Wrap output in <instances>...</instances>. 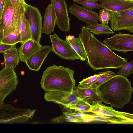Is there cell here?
Instances as JSON below:
<instances>
[{
  "label": "cell",
  "instance_id": "44dd1931",
  "mask_svg": "<svg viewBox=\"0 0 133 133\" xmlns=\"http://www.w3.org/2000/svg\"><path fill=\"white\" fill-rule=\"evenodd\" d=\"M69 42L74 49L80 58V60L84 61L87 60L86 52L83 45L79 37L69 35L66 36V38Z\"/></svg>",
  "mask_w": 133,
  "mask_h": 133
},
{
  "label": "cell",
  "instance_id": "d4e9b609",
  "mask_svg": "<svg viewBox=\"0 0 133 133\" xmlns=\"http://www.w3.org/2000/svg\"><path fill=\"white\" fill-rule=\"evenodd\" d=\"M21 42L19 26L15 31L6 36L1 42L5 44L14 45Z\"/></svg>",
  "mask_w": 133,
  "mask_h": 133
},
{
  "label": "cell",
  "instance_id": "277c9868",
  "mask_svg": "<svg viewBox=\"0 0 133 133\" xmlns=\"http://www.w3.org/2000/svg\"><path fill=\"white\" fill-rule=\"evenodd\" d=\"M28 4L25 0L13 3L6 0L0 21L4 32V37L14 32L19 26L21 19Z\"/></svg>",
  "mask_w": 133,
  "mask_h": 133
},
{
  "label": "cell",
  "instance_id": "836d02e7",
  "mask_svg": "<svg viewBox=\"0 0 133 133\" xmlns=\"http://www.w3.org/2000/svg\"><path fill=\"white\" fill-rule=\"evenodd\" d=\"M6 0H0V21Z\"/></svg>",
  "mask_w": 133,
  "mask_h": 133
},
{
  "label": "cell",
  "instance_id": "cb8c5ba5",
  "mask_svg": "<svg viewBox=\"0 0 133 133\" xmlns=\"http://www.w3.org/2000/svg\"><path fill=\"white\" fill-rule=\"evenodd\" d=\"M85 27L89 31L94 34L108 35L114 33L113 30L108 25L102 23L93 25H87Z\"/></svg>",
  "mask_w": 133,
  "mask_h": 133
},
{
  "label": "cell",
  "instance_id": "52a82bcc",
  "mask_svg": "<svg viewBox=\"0 0 133 133\" xmlns=\"http://www.w3.org/2000/svg\"><path fill=\"white\" fill-rule=\"evenodd\" d=\"M110 12V24L112 30H124L133 33V8L117 12Z\"/></svg>",
  "mask_w": 133,
  "mask_h": 133
},
{
  "label": "cell",
  "instance_id": "d6a6232c",
  "mask_svg": "<svg viewBox=\"0 0 133 133\" xmlns=\"http://www.w3.org/2000/svg\"><path fill=\"white\" fill-rule=\"evenodd\" d=\"M14 45L5 44L0 42V53H3L10 49Z\"/></svg>",
  "mask_w": 133,
  "mask_h": 133
},
{
  "label": "cell",
  "instance_id": "e0dca14e",
  "mask_svg": "<svg viewBox=\"0 0 133 133\" xmlns=\"http://www.w3.org/2000/svg\"><path fill=\"white\" fill-rule=\"evenodd\" d=\"M74 91L79 99L87 103L91 104L95 101L102 102L100 96L96 89L83 88L77 86Z\"/></svg>",
  "mask_w": 133,
  "mask_h": 133
},
{
  "label": "cell",
  "instance_id": "f1b7e54d",
  "mask_svg": "<svg viewBox=\"0 0 133 133\" xmlns=\"http://www.w3.org/2000/svg\"><path fill=\"white\" fill-rule=\"evenodd\" d=\"M133 73V61L127 62L121 67L117 72L118 75H121L124 77L129 76Z\"/></svg>",
  "mask_w": 133,
  "mask_h": 133
},
{
  "label": "cell",
  "instance_id": "f546056e",
  "mask_svg": "<svg viewBox=\"0 0 133 133\" xmlns=\"http://www.w3.org/2000/svg\"><path fill=\"white\" fill-rule=\"evenodd\" d=\"M74 2L82 5L83 6L91 9H100L103 8L100 4L96 2L82 0H72Z\"/></svg>",
  "mask_w": 133,
  "mask_h": 133
},
{
  "label": "cell",
  "instance_id": "9c48e42d",
  "mask_svg": "<svg viewBox=\"0 0 133 133\" xmlns=\"http://www.w3.org/2000/svg\"><path fill=\"white\" fill-rule=\"evenodd\" d=\"M104 43L111 50L125 54L133 50V35L119 32L105 39Z\"/></svg>",
  "mask_w": 133,
  "mask_h": 133
},
{
  "label": "cell",
  "instance_id": "2e32d148",
  "mask_svg": "<svg viewBox=\"0 0 133 133\" xmlns=\"http://www.w3.org/2000/svg\"><path fill=\"white\" fill-rule=\"evenodd\" d=\"M100 2L103 8L110 12H117L133 8V0H102Z\"/></svg>",
  "mask_w": 133,
  "mask_h": 133
},
{
  "label": "cell",
  "instance_id": "8992f818",
  "mask_svg": "<svg viewBox=\"0 0 133 133\" xmlns=\"http://www.w3.org/2000/svg\"><path fill=\"white\" fill-rule=\"evenodd\" d=\"M19 83L14 69L5 67L0 71V105L6 97L15 91Z\"/></svg>",
  "mask_w": 133,
  "mask_h": 133
},
{
  "label": "cell",
  "instance_id": "484cf974",
  "mask_svg": "<svg viewBox=\"0 0 133 133\" xmlns=\"http://www.w3.org/2000/svg\"><path fill=\"white\" fill-rule=\"evenodd\" d=\"M116 75L111 71H105V73L98 77L95 82L87 88L96 89Z\"/></svg>",
  "mask_w": 133,
  "mask_h": 133
},
{
  "label": "cell",
  "instance_id": "4fadbf2b",
  "mask_svg": "<svg viewBox=\"0 0 133 133\" xmlns=\"http://www.w3.org/2000/svg\"><path fill=\"white\" fill-rule=\"evenodd\" d=\"M100 101H95L90 104L89 113L103 116L116 117L133 122V115L128 113L115 110L112 106L108 107L102 103Z\"/></svg>",
  "mask_w": 133,
  "mask_h": 133
},
{
  "label": "cell",
  "instance_id": "ba28073f",
  "mask_svg": "<svg viewBox=\"0 0 133 133\" xmlns=\"http://www.w3.org/2000/svg\"><path fill=\"white\" fill-rule=\"evenodd\" d=\"M49 37L52 44V51L61 58L65 60H80L78 55L69 42L66 39L63 40L54 33Z\"/></svg>",
  "mask_w": 133,
  "mask_h": 133
},
{
  "label": "cell",
  "instance_id": "ffe728a7",
  "mask_svg": "<svg viewBox=\"0 0 133 133\" xmlns=\"http://www.w3.org/2000/svg\"><path fill=\"white\" fill-rule=\"evenodd\" d=\"M5 67L14 69L20 61L18 49L15 45L3 53Z\"/></svg>",
  "mask_w": 133,
  "mask_h": 133
},
{
  "label": "cell",
  "instance_id": "d590c367",
  "mask_svg": "<svg viewBox=\"0 0 133 133\" xmlns=\"http://www.w3.org/2000/svg\"><path fill=\"white\" fill-rule=\"evenodd\" d=\"M11 3H16L19 2L22 0H8Z\"/></svg>",
  "mask_w": 133,
  "mask_h": 133
},
{
  "label": "cell",
  "instance_id": "8fae6325",
  "mask_svg": "<svg viewBox=\"0 0 133 133\" xmlns=\"http://www.w3.org/2000/svg\"><path fill=\"white\" fill-rule=\"evenodd\" d=\"M56 16V24L63 32H69L70 30L67 5L65 0H50Z\"/></svg>",
  "mask_w": 133,
  "mask_h": 133
},
{
  "label": "cell",
  "instance_id": "5bb4252c",
  "mask_svg": "<svg viewBox=\"0 0 133 133\" xmlns=\"http://www.w3.org/2000/svg\"><path fill=\"white\" fill-rule=\"evenodd\" d=\"M68 9L73 16L84 22L87 25L98 23L99 15L92 9L79 6L75 3L70 6Z\"/></svg>",
  "mask_w": 133,
  "mask_h": 133
},
{
  "label": "cell",
  "instance_id": "9a60e30c",
  "mask_svg": "<svg viewBox=\"0 0 133 133\" xmlns=\"http://www.w3.org/2000/svg\"><path fill=\"white\" fill-rule=\"evenodd\" d=\"M51 51L52 47L47 45L42 46L39 49L28 58L25 63L29 69L38 71L45 58Z\"/></svg>",
  "mask_w": 133,
  "mask_h": 133
},
{
  "label": "cell",
  "instance_id": "603a6c76",
  "mask_svg": "<svg viewBox=\"0 0 133 133\" xmlns=\"http://www.w3.org/2000/svg\"><path fill=\"white\" fill-rule=\"evenodd\" d=\"M19 30L21 36V43L31 39L30 25L25 15V12L22 15L20 21Z\"/></svg>",
  "mask_w": 133,
  "mask_h": 133
},
{
  "label": "cell",
  "instance_id": "1f68e13d",
  "mask_svg": "<svg viewBox=\"0 0 133 133\" xmlns=\"http://www.w3.org/2000/svg\"><path fill=\"white\" fill-rule=\"evenodd\" d=\"M63 114L67 122L79 123L86 122V120L84 118L77 117L68 111L64 113Z\"/></svg>",
  "mask_w": 133,
  "mask_h": 133
},
{
  "label": "cell",
  "instance_id": "7a4b0ae2",
  "mask_svg": "<svg viewBox=\"0 0 133 133\" xmlns=\"http://www.w3.org/2000/svg\"><path fill=\"white\" fill-rule=\"evenodd\" d=\"M102 102L120 109L131 101L133 88L126 77L116 75L96 89Z\"/></svg>",
  "mask_w": 133,
  "mask_h": 133
},
{
  "label": "cell",
  "instance_id": "e575fe53",
  "mask_svg": "<svg viewBox=\"0 0 133 133\" xmlns=\"http://www.w3.org/2000/svg\"><path fill=\"white\" fill-rule=\"evenodd\" d=\"M4 37V32L3 29L0 21V42H1L3 39Z\"/></svg>",
  "mask_w": 133,
  "mask_h": 133
},
{
  "label": "cell",
  "instance_id": "7c38bea8",
  "mask_svg": "<svg viewBox=\"0 0 133 133\" xmlns=\"http://www.w3.org/2000/svg\"><path fill=\"white\" fill-rule=\"evenodd\" d=\"M44 98L48 102H53L66 108L76 103L81 100L78 98L74 90L72 92L57 91L46 92Z\"/></svg>",
  "mask_w": 133,
  "mask_h": 133
},
{
  "label": "cell",
  "instance_id": "8d00e7d4",
  "mask_svg": "<svg viewBox=\"0 0 133 133\" xmlns=\"http://www.w3.org/2000/svg\"><path fill=\"white\" fill-rule=\"evenodd\" d=\"M85 0L87 1L96 2L98 1H101L102 0Z\"/></svg>",
  "mask_w": 133,
  "mask_h": 133
},
{
  "label": "cell",
  "instance_id": "83f0119b",
  "mask_svg": "<svg viewBox=\"0 0 133 133\" xmlns=\"http://www.w3.org/2000/svg\"><path fill=\"white\" fill-rule=\"evenodd\" d=\"M105 72H99L97 74H95L83 79L79 82V84L77 86L83 88H87Z\"/></svg>",
  "mask_w": 133,
  "mask_h": 133
},
{
  "label": "cell",
  "instance_id": "6da1fadb",
  "mask_svg": "<svg viewBox=\"0 0 133 133\" xmlns=\"http://www.w3.org/2000/svg\"><path fill=\"white\" fill-rule=\"evenodd\" d=\"M78 35L86 52L87 63L93 70L119 69L127 62V58L115 53L85 26H82Z\"/></svg>",
  "mask_w": 133,
  "mask_h": 133
},
{
  "label": "cell",
  "instance_id": "ac0fdd59",
  "mask_svg": "<svg viewBox=\"0 0 133 133\" xmlns=\"http://www.w3.org/2000/svg\"><path fill=\"white\" fill-rule=\"evenodd\" d=\"M42 46L40 43L31 39L21 43V45L18 49L20 61L25 62V61Z\"/></svg>",
  "mask_w": 133,
  "mask_h": 133
},
{
  "label": "cell",
  "instance_id": "7402d4cb",
  "mask_svg": "<svg viewBox=\"0 0 133 133\" xmlns=\"http://www.w3.org/2000/svg\"><path fill=\"white\" fill-rule=\"evenodd\" d=\"M93 121H100L108 124H132L133 122L121 118L106 116L92 114Z\"/></svg>",
  "mask_w": 133,
  "mask_h": 133
},
{
  "label": "cell",
  "instance_id": "4316f807",
  "mask_svg": "<svg viewBox=\"0 0 133 133\" xmlns=\"http://www.w3.org/2000/svg\"><path fill=\"white\" fill-rule=\"evenodd\" d=\"M90 104L80 100L76 103L70 105L67 108L76 110L81 113H89L90 108Z\"/></svg>",
  "mask_w": 133,
  "mask_h": 133
},
{
  "label": "cell",
  "instance_id": "5b68a950",
  "mask_svg": "<svg viewBox=\"0 0 133 133\" xmlns=\"http://www.w3.org/2000/svg\"><path fill=\"white\" fill-rule=\"evenodd\" d=\"M36 110L4 103L0 105V124H22L32 119Z\"/></svg>",
  "mask_w": 133,
  "mask_h": 133
},
{
  "label": "cell",
  "instance_id": "30bf717a",
  "mask_svg": "<svg viewBox=\"0 0 133 133\" xmlns=\"http://www.w3.org/2000/svg\"><path fill=\"white\" fill-rule=\"evenodd\" d=\"M25 14L30 25L31 39L40 43L42 25V16L39 10L36 7L27 4Z\"/></svg>",
  "mask_w": 133,
  "mask_h": 133
},
{
  "label": "cell",
  "instance_id": "3957f363",
  "mask_svg": "<svg viewBox=\"0 0 133 133\" xmlns=\"http://www.w3.org/2000/svg\"><path fill=\"white\" fill-rule=\"evenodd\" d=\"M74 71L68 67L55 65L44 71L40 82L42 89L46 92L57 91L72 92L75 88Z\"/></svg>",
  "mask_w": 133,
  "mask_h": 133
},
{
  "label": "cell",
  "instance_id": "4dcf8cb0",
  "mask_svg": "<svg viewBox=\"0 0 133 133\" xmlns=\"http://www.w3.org/2000/svg\"><path fill=\"white\" fill-rule=\"evenodd\" d=\"M99 20L101 23L108 25L111 18V15L110 11L104 8L99 10Z\"/></svg>",
  "mask_w": 133,
  "mask_h": 133
},
{
  "label": "cell",
  "instance_id": "d6986e66",
  "mask_svg": "<svg viewBox=\"0 0 133 133\" xmlns=\"http://www.w3.org/2000/svg\"><path fill=\"white\" fill-rule=\"evenodd\" d=\"M56 18L52 5L49 4L46 8L42 33L50 34L54 31Z\"/></svg>",
  "mask_w": 133,
  "mask_h": 133
}]
</instances>
